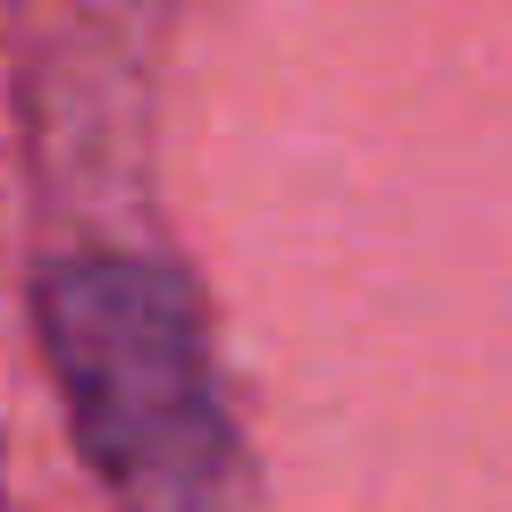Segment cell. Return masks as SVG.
<instances>
[{"label": "cell", "mask_w": 512, "mask_h": 512, "mask_svg": "<svg viewBox=\"0 0 512 512\" xmlns=\"http://www.w3.org/2000/svg\"><path fill=\"white\" fill-rule=\"evenodd\" d=\"M42 353L93 471L143 512L202 504L227 471V412L194 294L152 261L93 252L42 277Z\"/></svg>", "instance_id": "1"}]
</instances>
